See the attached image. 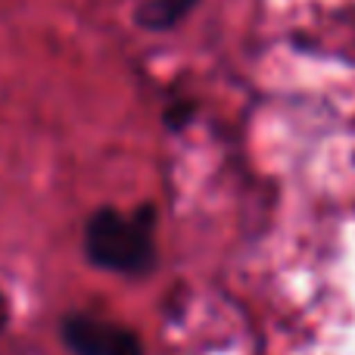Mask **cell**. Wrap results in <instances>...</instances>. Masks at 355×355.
Instances as JSON below:
<instances>
[{
    "label": "cell",
    "mask_w": 355,
    "mask_h": 355,
    "mask_svg": "<svg viewBox=\"0 0 355 355\" xmlns=\"http://www.w3.org/2000/svg\"><path fill=\"white\" fill-rule=\"evenodd\" d=\"M156 212L141 206L135 215L97 209L85 221V256L91 265L119 275H147L156 265Z\"/></svg>",
    "instance_id": "1"
},
{
    "label": "cell",
    "mask_w": 355,
    "mask_h": 355,
    "mask_svg": "<svg viewBox=\"0 0 355 355\" xmlns=\"http://www.w3.org/2000/svg\"><path fill=\"white\" fill-rule=\"evenodd\" d=\"M60 334L75 355H144V343L128 327L91 315H66Z\"/></svg>",
    "instance_id": "2"
},
{
    "label": "cell",
    "mask_w": 355,
    "mask_h": 355,
    "mask_svg": "<svg viewBox=\"0 0 355 355\" xmlns=\"http://www.w3.org/2000/svg\"><path fill=\"white\" fill-rule=\"evenodd\" d=\"M196 3L200 0H144L135 6V25L144 31H153V35H162V31L178 28Z\"/></svg>",
    "instance_id": "3"
},
{
    "label": "cell",
    "mask_w": 355,
    "mask_h": 355,
    "mask_svg": "<svg viewBox=\"0 0 355 355\" xmlns=\"http://www.w3.org/2000/svg\"><path fill=\"white\" fill-rule=\"evenodd\" d=\"M196 116V103L193 100H172L162 112V122H166L168 131H184Z\"/></svg>",
    "instance_id": "4"
},
{
    "label": "cell",
    "mask_w": 355,
    "mask_h": 355,
    "mask_svg": "<svg viewBox=\"0 0 355 355\" xmlns=\"http://www.w3.org/2000/svg\"><path fill=\"white\" fill-rule=\"evenodd\" d=\"M6 324H10V302H6L3 290H0V334H3Z\"/></svg>",
    "instance_id": "5"
}]
</instances>
